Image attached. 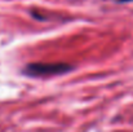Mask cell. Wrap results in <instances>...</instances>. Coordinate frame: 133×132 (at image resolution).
<instances>
[{
    "label": "cell",
    "instance_id": "cell-1",
    "mask_svg": "<svg viewBox=\"0 0 133 132\" xmlns=\"http://www.w3.org/2000/svg\"><path fill=\"white\" fill-rule=\"evenodd\" d=\"M74 69L72 65L65 62H34L29 64L23 69V74L31 78H43V77H53V75H62L70 73Z\"/></svg>",
    "mask_w": 133,
    "mask_h": 132
},
{
    "label": "cell",
    "instance_id": "cell-2",
    "mask_svg": "<svg viewBox=\"0 0 133 132\" xmlns=\"http://www.w3.org/2000/svg\"><path fill=\"white\" fill-rule=\"evenodd\" d=\"M114 1L118 4H125V3H132L133 0H114Z\"/></svg>",
    "mask_w": 133,
    "mask_h": 132
}]
</instances>
